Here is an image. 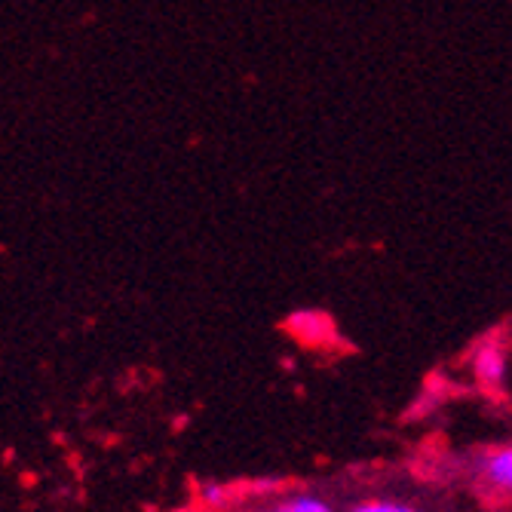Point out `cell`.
<instances>
[{
	"label": "cell",
	"instance_id": "obj_4",
	"mask_svg": "<svg viewBox=\"0 0 512 512\" xmlns=\"http://www.w3.org/2000/svg\"><path fill=\"white\" fill-rule=\"evenodd\" d=\"M264 512H335V506L319 497V494H289L283 500H276L270 506H264Z\"/></svg>",
	"mask_w": 512,
	"mask_h": 512
},
{
	"label": "cell",
	"instance_id": "obj_6",
	"mask_svg": "<svg viewBox=\"0 0 512 512\" xmlns=\"http://www.w3.org/2000/svg\"><path fill=\"white\" fill-rule=\"evenodd\" d=\"M203 497H206L209 503H221V500H224V488H218V485H206V488H203Z\"/></svg>",
	"mask_w": 512,
	"mask_h": 512
},
{
	"label": "cell",
	"instance_id": "obj_2",
	"mask_svg": "<svg viewBox=\"0 0 512 512\" xmlns=\"http://www.w3.org/2000/svg\"><path fill=\"white\" fill-rule=\"evenodd\" d=\"M476 476L482 488L500 497H512V442L482 451L476 460Z\"/></svg>",
	"mask_w": 512,
	"mask_h": 512
},
{
	"label": "cell",
	"instance_id": "obj_3",
	"mask_svg": "<svg viewBox=\"0 0 512 512\" xmlns=\"http://www.w3.org/2000/svg\"><path fill=\"white\" fill-rule=\"evenodd\" d=\"M286 332H292V338H298L304 347H329L338 341V329L335 322L319 313V310H298L289 316Z\"/></svg>",
	"mask_w": 512,
	"mask_h": 512
},
{
	"label": "cell",
	"instance_id": "obj_7",
	"mask_svg": "<svg viewBox=\"0 0 512 512\" xmlns=\"http://www.w3.org/2000/svg\"><path fill=\"white\" fill-rule=\"evenodd\" d=\"M252 512H264V509H252Z\"/></svg>",
	"mask_w": 512,
	"mask_h": 512
},
{
	"label": "cell",
	"instance_id": "obj_5",
	"mask_svg": "<svg viewBox=\"0 0 512 512\" xmlns=\"http://www.w3.org/2000/svg\"><path fill=\"white\" fill-rule=\"evenodd\" d=\"M347 512H421L411 503H402V500H384V497H368V500H359L353 503Z\"/></svg>",
	"mask_w": 512,
	"mask_h": 512
},
{
	"label": "cell",
	"instance_id": "obj_1",
	"mask_svg": "<svg viewBox=\"0 0 512 512\" xmlns=\"http://www.w3.org/2000/svg\"><path fill=\"white\" fill-rule=\"evenodd\" d=\"M506 368H509V347L500 335H485L470 353L473 381L485 393H500L506 387Z\"/></svg>",
	"mask_w": 512,
	"mask_h": 512
}]
</instances>
